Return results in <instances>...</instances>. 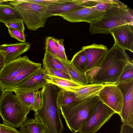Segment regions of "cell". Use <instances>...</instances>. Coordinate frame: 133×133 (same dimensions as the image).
<instances>
[{
    "mask_svg": "<svg viewBox=\"0 0 133 133\" xmlns=\"http://www.w3.org/2000/svg\"><path fill=\"white\" fill-rule=\"evenodd\" d=\"M61 89L54 84L48 83L40 91L42 104L35 113V116L42 124L46 133H62L64 131L61 111L56 102L58 93Z\"/></svg>",
    "mask_w": 133,
    "mask_h": 133,
    "instance_id": "6da1fadb",
    "label": "cell"
},
{
    "mask_svg": "<svg viewBox=\"0 0 133 133\" xmlns=\"http://www.w3.org/2000/svg\"><path fill=\"white\" fill-rule=\"evenodd\" d=\"M131 61L125 50L114 43L109 49L96 72L90 79V82L117 84L124 68Z\"/></svg>",
    "mask_w": 133,
    "mask_h": 133,
    "instance_id": "7a4b0ae2",
    "label": "cell"
},
{
    "mask_svg": "<svg viewBox=\"0 0 133 133\" xmlns=\"http://www.w3.org/2000/svg\"><path fill=\"white\" fill-rule=\"evenodd\" d=\"M42 68V64L30 60L27 56H19L5 64L0 73V84L5 91L11 90Z\"/></svg>",
    "mask_w": 133,
    "mask_h": 133,
    "instance_id": "3957f363",
    "label": "cell"
},
{
    "mask_svg": "<svg viewBox=\"0 0 133 133\" xmlns=\"http://www.w3.org/2000/svg\"><path fill=\"white\" fill-rule=\"evenodd\" d=\"M99 99L98 95L92 96L60 109L67 127L72 133L78 132Z\"/></svg>",
    "mask_w": 133,
    "mask_h": 133,
    "instance_id": "277c9868",
    "label": "cell"
},
{
    "mask_svg": "<svg viewBox=\"0 0 133 133\" xmlns=\"http://www.w3.org/2000/svg\"><path fill=\"white\" fill-rule=\"evenodd\" d=\"M127 24H133L132 12L114 4L102 17L90 24L89 30L92 34H107L111 29Z\"/></svg>",
    "mask_w": 133,
    "mask_h": 133,
    "instance_id": "5b68a950",
    "label": "cell"
},
{
    "mask_svg": "<svg viewBox=\"0 0 133 133\" xmlns=\"http://www.w3.org/2000/svg\"><path fill=\"white\" fill-rule=\"evenodd\" d=\"M13 92L5 91L0 103V115L3 122L17 128L27 119L30 110L23 104Z\"/></svg>",
    "mask_w": 133,
    "mask_h": 133,
    "instance_id": "8992f818",
    "label": "cell"
},
{
    "mask_svg": "<svg viewBox=\"0 0 133 133\" xmlns=\"http://www.w3.org/2000/svg\"><path fill=\"white\" fill-rule=\"evenodd\" d=\"M8 4L19 13L28 29L35 31L44 27L48 18L46 17L47 5L36 4L28 0H10Z\"/></svg>",
    "mask_w": 133,
    "mask_h": 133,
    "instance_id": "52a82bcc",
    "label": "cell"
},
{
    "mask_svg": "<svg viewBox=\"0 0 133 133\" xmlns=\"http://www.w3.org/2000/svg\"><path fill=\"white\" fill-rule=\"evenodd\" d=\"M115 114L100 99L95 103L79 133H95Z\"/></svg>",
    "mask_w": 133,
    "mask_h": 133,
    "instance_id": "ba28073f",
    "label": "cell"
},
{
    "mask_svg": "<svg viewBox=\"0 0 133 133\" xmlns=\"http://www.w3.org/2000/svg\"><path fill=\"white\" fill-rule=\"evenodd\" d=\"M104 85L98 95L99 99L119 116L123 103L122 91L116 84Z\"/></svg>",
    "mask_w": 133,
    "mask_h": 133,
    "instance_id": "9c48e42d",
    "label": "cell"
},
{
    "mask_svg": "<svg viewBox=\"0 0 133 133\" xmlns=\"http://www.w3.org/2000/svg\"><path fill=\"white\" fill-rule=\"evenodd\" d=\"M116 85L123 95V107L119 116L122 124L133 127V79Z\"/></svg>",
    "mask_w": 133,
    "mask_h": 133,
    "instance_id": "30bf717a",
    "label": "cell"
},
{
    "mask_svg": "<svg viewBox=\"0 0 133 133\" xmlns=\"http://www.w3.org/2000/svg\"><path fill=\"white\" fill-rule=\"evenodd\" d=\"M86 57L85 72L99 68L105 58L109 49L103 44L94 43L82 47Z\"/></svg>",
    "mask_w": 133,
    "mask_h": 133,
    "instance_id": "8fae6325",
    "label": "cell"
},
{
    "mask_svg": "<svg viewBox=\"0 0 133 133\" xmlns=\"http://www.w3.org/2000/svg\"><path fill=\"white\" fill-rule=\"evenodd\" d=\"M105 12L97 10L94 7H85L59 16L71 22H84L90 24L101 18Z\"/></svg>",
    "mask_w": 133,
    "mask_h": 133,
    "instance_id": "7c38bea8",
    "label": "cell"
},
{
    "mask_svg": "<svg viewBox=\"0 0 133 133\" xmlns=\"http://www.w3.org/2000/svg\"><path fill=\"white\" fill-rule=\"evenodd\" d=\"M116 43L125 50L133 52V24H127L113 28L109 31Z\"/></svg>",
    "mask_w": 133,
    "mask_h": 133,
    "instance_id": "4fadbf2b",
    "label": "cell"
},
{
    "mask_svg": "<svg viewBox=\"0 0 133 133\" xmlns=\"http://www.w3.org/2000/svg\"><path fill=\"white\" fill-rule=\"evenodd\" d=\"M83 0H56L46 5V17L59 16L85 7L82 3Z\"/></svg>",
    "mask_w": 133,
    "mask_h": 133,
    "instance_id": "5bb4252c",
    "label": "cell"
},
{
    "mask_svg": "<svg viewBox=\"0 0 133 133\" xmlns=\"http://www.w3.org/2000/svg\"><path fill=\"white\" fill-rule=\"evenodd\" d=\"M46 74L45 70L42 68L11 90L17 89L28 92H35L38 91L48 83L45 78V76Z\"/></svg>",
    "mask_w": 133,
    "mask_h": 133,
    "instance_id": "9a60e30c",
    "label": "cell"
},
{
    "mask_svg": "<svg viewBox=\"0 0 133 133\" xmlns=\"http://www.w3.org/2000/svg\"><path fill=\"white\" fill-rule=\"evenodd\" d=\"M31 46L29 42H21L0 45V51L5 58V64L16 59L28 51Z\"/></svg>",
    "mask_w": 133,
    "mask_h": 133,
    "instance_id": "2e32d148",
    "label": "cell"
},
{
    "mask_svg": "<svg viewBox=\"0 0 133 133\" xmlns=\"http://www.w3.org/2000/svg\"><path fill=\"white\" fill-rule=\"evenodd\" d=\"M61 59L72 81L82 86L88 84L89 79L86 73H83L79 71L73 65L70 61Z\"/></svg>",
    "mask_w": 133,
    "mask_h": 133,
    "instance_id": "e0dca14e",
    "label": "cell"
},
{
    "mask_svg": "<svg viewBox=\"0 0 133 133\" xmlns=\"http://www.w3.org/2000/svg\"><path fill=\"white\" fill-rule=\"evenodd\" d=\"M104 87V84L91 83L81 86L75 89L74 92L76 97L81 100L90 96L98 95Z\"/></svg>",
    "mask_w": 133,
    "mask_h": 133,
    "instance_id": "ac0fdd59",
    "label": "cell"
},
{
    "mask_svg": "<svg viewBox=\"0 0 133 133\" xmlns=\"http://www.w3.org/2000/svg\"><path fill=\"white\" fill-rule=\"evenodd\" d=\"M45 78L48 83L54 84L61 89L74 92L82 85L71 80L46 74Z\"/></svg>",
    "mask_w": 133,
    "mask_h": 133,
    "instance_id": "d6986e66",
    "label": "cell"
},
{
    "mask_svg": "<svg viewBox=\"0 0 133 133\" xmlns=\"http://www.w3.org/2000/svg\"><path fill=\"white\" fill-rule=\"evenodd\" d=\"M20 133H46L45 128L36 117L26 119L20 126Z\"/></svg>",
    "mask_w": 133,
    "mask_h": 133,
    "instance_id": "ffe728a7",
    "label": "cell"
},
{
    "mask_svg": "<svg viewBox=\"0 0 133 133\" xmlns=\"http://www.w3.org/2000/svg\"><path fill=\"white\" fill-rule=\"evenodd\" d=\"M18 19H22L20 14L13 6L0 4V22L5 24L8 21Z\"/></svg>",
    "mask_w": 133,
    "mask_h": 133,
    "instance_id": "44dd1931",
    "label": "cell"
},
{
    "mask_svg": "<svg viewBox=\"0 0 133 133\" xmlns=\"http://www.w3.org/2000/svg\"><path fill=\"white\" fill-rule=\"evenodd\" d=\"M42 61L44 69H58L69 74L61 58L45 52Z\"/></svg>",
    "mask_w": 133,
    "mask_h": 133,
    "instance_id": "7402d4cb",
    "label": "cell"
},
{
    "mask_svg": "<svg viewBox=\"0 0 133 133\" xmlns=\"http://www.w3.org/2000/svg\"><path fill=\"white\" fill-rule=\"evenodd\" d=\"M79 101L74 92L61 89L58 93L56 102L59 109Z\"/></svg>",
    "mask_w": 133,
    "mask_h": 133,
    "instance_id": "603a6c76",
    "label": "cell"
},
{
    "mask_svg": "<svg viewBox=\"0 0 133 133\" xmlns=\"http://www.w3.org/2000/svg\"><path fill=\"white\" fill-rule=\"evenodd\" d=\"M10 91L15 92V95L24 106L29 109L30 110H34V102L35 92H24L17 89Z\"/></svg>",
    "mask_w": 133,
    "mask_h": 133,
    "instance_id": "cb8c5ba5",
    "label": "cell"
},
{
    "mask_svg": "<svg viewBox=\"0 0 133 133\" xmlns=\"http://www.w3.org/2000/svg\"><path fill=\"white\" fill-rule=\"evenodd\" d=\"M82 4L85 7H94L97 10L106 11L114 4L111 0H83Z\"/></svg>",
    "mask_w": 133,
    "mask_h": 133,
    "instance_id": "d4e9b609",
    "label": "cell"
},
{
    "mask_svg": "<svg viewBox=\"0 0 133 133\" xmlns=\"http://www.w3.org/2000/svg\"><path fill=\"white\" fill-rule=\"evenodd\" d=\"M70 62L73 65L80 71L85 72L86 57L84 50H81L75 54Z\"/></svg>",
    "mask_w": 133,
    "mask_h": 133,
    "instance_id": "484cf974",
    "label": "cell"
},
{
    "mask_svg": "<svg viewBox=\"0 0 133 133\" xmlns=\"http://www.w3.org/2000/svg\"><path fill=\"white\" fill-rule=\"evenodd\" d=\"M45 49V52L58 57L56 38L51 36L46 38Z\"/></svg>",
    "mask_w": 133,
    "mask_h": 133,
    "instance_id": "4316f807",
    "label": "cell"
},
{
    "mask_svg": "<svg viewBox=\"0 0 133 133\" xmlns=\"http://www.w3.org/2000/svg\"><path fill=\"white\" fill-rule=\"evenodd\" d=\"M132 79H133V63L131 61L124 68L118 83L127 81Z\"/></svg>",
    "mask_w": 133,
    "mask_h": 133,
    "instance_id": "83f0119b",
    "label": "cell"
},
{
    "mask_svg": "<svg viewBox=\"0 0 133 133\" xmlns=\"http://www.w3.org/2000/svg\"><path fill=\"white\" fill-rule=\"evenodd\" d=\"M22 19H18L7 22L5 24L8 27H9L19 31L24 32L25 28Z\"/></svg>",
    "mask_w": 133,
    "mask_h": 133,
    "instance_id": "f1b7e54d",
    "label": "cell"
},
{
    "mask_svg": "<svg viewBox=\"0 0 133 133\" xmlns=\"http://www.w3.org/2000/svg\"><path fill=\"white\" fill-rule=\"evenodd\" d=\"M44 69L46 71L47 74L54 77L72 81L69 75L62 71L58 69Z\"/></svg>",
    "mask_w": 133,
    "mask_h": 133,
    "instance_id": "f546056e",
    "label": "cell"
},
{
    "mask_svg": "<svg viewBox=\"0 0 133 133\" xmlns=\"http://www.w3.org/2000/svg\"><path fill=\"white\" fill-rule=\"evenodd\" d=\"M8 31L10 36L21 42H25V36L24 32L21 31L14 28L8 27Z\"/></svg>",
    "mask_w": 133,
    "mask_h": 133,
    "instance_id": "4dcf8cb0",
    "label": "cell"
},
{
    "mask_svg": "<svg viewBox=\"0 0 133 133\" xmlns=\"http://www.w3.org/2000/svg\"><path fill=\"white\" fill-rule=\"evenodd\" d=\"M64 42V40L62 39H57L56 38L58 57L64 60H67L68 59L65 51Z\"/></svg>",
    "mask_w": 133,
    "mask_h": 133,
    "instance_id": "1f68e13d",
    "label": "cell"
},
{
    "mask_svg": "<svg viewBox=\"0 0 133 133\" xmlns=\"http://www.w3.org/2000/svg\"><path fill=\"white\" fill-rule=\"evenodd\" d=\"M1 133H20L15 128L3 122V124H0Z\"/></svg>",
    "mask_w": 133,
    "mask_h": 133,
    "instance_id": "d6a6232c",
    "label": "cell"
},
{
    "mask_svg": "<svg viewBox=\"0 0 133 133\" xmlns=\"http://www.w3.org/2000/svg\"><path fill=\"white\" fill-rule=\"evenodd\" d=\"M42 103V100L40 91L35 92L34 102V111L35 113L37 112L40 108Z\"/></svg>",
    "mask_w": 133,
    "mask_h": 133,
    "instance_id": "836d02e7",
    "label": "cell"
},
{
    "mask_svg": "<svg viewBox=\"0 0 133 133\" xmlns=\"http://www.w3.org/2000/svg\"><path fill=\"white\" fill-rule=\"evenodd\" d=\"M119 133H133V127L127 125L122 124Z\"/></svg>",
    "mask_w": 133,
    "mask_h": 133,
    "instance_id": "e575fe53",
    "label": "cell"
},
{
    "mask_svg": "<svg viewBox=\"0 0 133 133\" xmlns=\"http://www.w3.org/2000/svg\"><path fill=\"white\" fill-rule=\"evenodd\" d=\"M56 0H28L29 2L41 5H47Z\"/></svg>",
    "mask_w": 133,
    "mask_h": 133,
    "instance_id": "d590c367",
    "label": "cell"
},
{
    "mask_svg": "<svg viewBox=\"0 0 133 133\" xmlns=\"http://www.w3.org/2000/svg\"><path fill=\"white\" fill-rule=\"evenodd\" d=\"M5 65V58L2 53L0 51V73Z\"/></svg>",
    "mask_w": 133,
    "mask_h": 133,
    "instance_id": "8d00e7d4",
    "label": "cell"
},
{
    "mask_svg": "<svg viewBox=\"0 0 133 133\" xmlns=\"http://www.w3.org/2000/svg\"><path fill=\"white\" fill-rule=\"evenodd\" d=\"M114 4L119 7L123 8H127V5L122 2L117 0H111Z\"/></svg>",
    "mask_w": 133,
    "mask_h": 133,
    "instance_id": "74e56055",
    "label": "cell"
},
{
    "mask_svg": "<svg viewBox=\"0 0 133 133\" xmlns=\"http://www.w3.org/2000/svg\"><path fill=\"white\" fill-rule=\"evenodd\" d=\"M5 91L4 89L0 84V103L2 99Z\"/></svg>",
    "mask_w": 133,
    "mask_h": 133,
    "instance_id": "f35d334b",
    "label": "cell"
},
{
    "mask_svg": "<svg viewBox=\"0 0 133 133\" xmlns=\"http://www.w3.org/2000/svg\"><path fill=\"white\" fill-rule=\"evenodd\" d=\"M10 0H0V4L3 3L4 2H8Z\"/></svg>",
    "mask_w": 133,
    "mask_h": 133,
    "instance_id": "ab89813d",
    "label": "cell"
},
{
    "mask_svg": "<svg viewBox=\"0 0 133 133\" xmlns=\"http://www.w3.org/2000/svg\"></svg>",
    "mask_w": 133,
    "mask_h": 133,
    "instance_id": "60d3db41",
    "label": "cell"
}]
</instances>
